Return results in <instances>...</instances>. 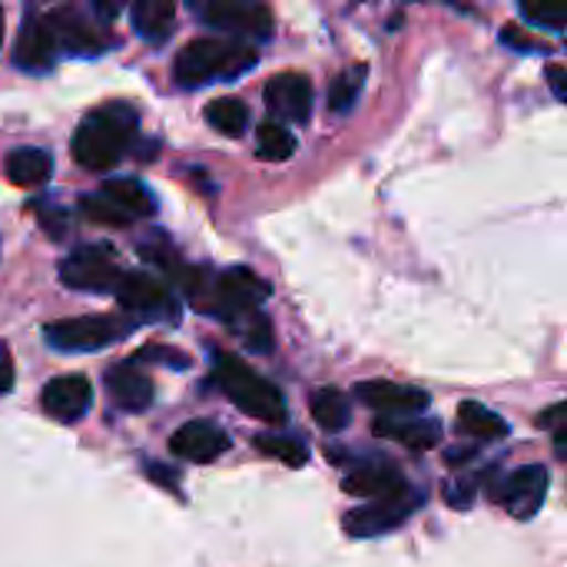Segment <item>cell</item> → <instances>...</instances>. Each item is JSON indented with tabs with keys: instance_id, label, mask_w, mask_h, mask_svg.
<instances>
[{
	"instance_id": "1",
	"label": "cell",
	"mask_w": 567,
	"mask_h": 567,
	"mask_svg": "<svg viewBox=\"0 0 567 567\" xmlns=\"http://www.w3.org/2000/svg\"><path fill=\"white\" fill-rule=\"evenodd\" d=\"M136 110L130 103H110L83 116L73 133L70 153L83 169H110L120 163L126 146L136 136Z\"/></svg>"
},
{
	"instance_id": "2",
	"label": "cell",
	"mask_w": 567,
	"mask_h": 567,
	"mask_svg": "<svg viewBox=\"0 0 567 567\" xmlns=\"http://www.w3.org/2000/svg\"><path fill=\"white\" fill-rule=\"evenodd\" d=\"M259 63V53L243 40L226 37H196L189 40L173 63L176 83L183 86H206L216 80H236Z\"/></svg>"
},
{
	"instance_id": "3",
	"label": "cell",
	"mask_w": 567,
	"mask_h": 567,
	"mask_svg": "<svg viewBox=\"0 0 567 567\" xmlns=\"http://www.w3.org/2000/svg\"><path fill=\"white\" fill-rule=\"evenodd\" d=\"M213 379L243 415H249L256 422H266V425H282L286 422L289 412H286L282 392L272 382H266L262 375H256L243 359H236L229 352H219Z\"/></svg>"
},
{
	"instance_id": "4",
	"label": "cell",
	"mask_w": 567,
	"mask_h": 567,
	"mask_svg": "<svg viewBox=\"0 0 567 567\" xmlns=\"http://www.w3.org/2000/svg\"><path fill=\"white\" fill-rule=\"evenodd\" d=\"M156 199L136 179H106L100 193L80 199V213L100 226H130L133 219L153 216Z\"/></svg>"
},
{
	"instance_id": "5",
	"label": "cell",
	"mask_w": 567,
	"mask_h": 567,
	"mask_svg": "<svg viewBox=\"0 0 567 567\" xmlns=\"http://www.w3.org/2000/svg\"><path fill=\"white\" fill-rule=\"evenodd\" d=\"M120 276V262L106 246H83L60 262V282L76 292H113Z\"/></svg>"
},
{
	"instance_id": "6",
	"label": "cell",
	"mask_w": 567,
	"mask_h": 567,
	"mask_svg": "<svg viewBox=\"0 0 567 567\" xmlns=\"http://www.w3.org/2000/svg\"><path fill=\"white\" fill-rule=\"evenodd\" d=\"M47 342L60 352H96L126 336V326L113 316H76L47 326Z\"/></svg>"
},
{
	"instance_id": "7",
	"label": "cell",
	"mask_w": 567,
	"mask_h": 567,
	"mask_svg": "<svg viewBox=\"0 0 567 567\" xmlns=\"http://www.w3.org/2000/svg\"><path fill=\"white\" fill-rule=\"evenodd\" d=\"M422 505V495L415 492H402V495H392V498H382V502H372V505H362L355 512H349L342 518V528L346 535L352 538H375V535H389L395 532L402 522H409V515H415Z\"/></svg>"
},
{
	"instance_id": "8",
	"label": "cell",
	"mask_w": 567,
	"mask_h": 567,
	"mask_svg": "<svg viewBox=\"0 0 567 567\" xmlns=\"http://www.w3.org/2000/svg\"><path fill=\"white\" fill-rule=\"evenodd\" d=\"M196 13L209 27H219V30L236 33V37H252V40H269L272 37V13L262 3H249V0H209V3H196Z\"/></svg>"
},
{
	"instance_id": "9",
	"label": "cell",
	"mask_w": 567,
	"mask_h": 567,
	"mask_svg": "<svg viewBox=\"0 0 567 567\" xmlns=\"http://www.w3.org/2000/svg\"><path fill=\"white\" fill-rule=\"evenodd\" d=\"M355 399L375 412H382V419L402 415L412 419L419 412L429 409V392L415 389V385H399V382H359L355 385Z\"/></svg>"
},
{
	"instance_id": "10",
	"label": "cell",
	"mask_w": 567,
	"mask_h": 567,
	"mask_svg": "<svg viewBox=\"0 0 567 567\" xmlns=\"http://www.w3.org/2000/svg\"><path fill=\"white\" fill-rule=\"evenodd\" d=\"M169 452L193 462V465H209L229 452V435L216 422L196 419V422H186L183 429H176L169 435Z\"/></svg>"
},
{
	"instance_id": "11",
	"label": "cell",
	"mask_w": 567,
	"mask_h": 567,
	"mask_svg": "<svg viewBox=\"0 0 567 567\" xmlns=\"http://www.w3.org/2000/svg\"><path fill=\"white\" fill-rule=\"evenodd\" d=\"M548 498V468L545 465H525L505 478L502 505L508 508L512 518L532 522Z\"/></svg>"
},
{
	"instance_id": "12",
	"label": "cell",
	"mask_w": 567,
	"mask_h": 567,
	"mask_svg": "<svg viewBox=\"0 0 567 567\" xmlns=\"http://www.w3.org/2000/svg\"><path fill=\"white\" fill-rule=\"evenodd\" d=\"M266 106L272 116L289 123H309L312 116V83L306 73H276L266 83Z\"/></svg>"
},
{
	"instance_id": "13",
	"label": "cell",
	"mask_w": 567,
	"mask_h": 567,
	"mask_svg": "<svg viewBox=\"0 0 567 567\" xmlns=\"http://www.w3.org/2000/svg\"><path fill=\"white\" fill-rule=\"evenodd\" d=\"M342 492L346 495H355V498L382 502V498L402 495L405 492V478H402V472L392 462H385V458H365L355 468H349V475L342 478Z\"/></svg>"
},
{
	"instance_id": "14",
	"label": "cell",
	"mask_w": 567,
	"mask_h": 567,
	"mask_svg": "<svg viewBox=\"0 0 567 567\" xmlns=\"http://www.w3.org/2000/svg\"><path fill=\"white\" fill-rule=\"evenodd\" d=\"M56 53H60V43L50 30L47 13H27L20 37H17V50H13L17 66L30 70V73H43L56 63Z\"/></svg>"
},
{
	"instance_id": "15",
	"label": "cell",
	"mask_w": 567,
	"mask_h": 567,
	"mask_svg": "<svg viewBox=\"0 0 567 567\" xmlns=\"http://www.w3.org/2000/svg\"><path fill=\"white\" fill-rule=\"evenodd\" d=\"M50 20V30L60 43V50H70V53H83V56H93L100 53L110 40L100 27H93L83 13H76L73 7H56L47 13Z\"/></svg>"
},
{
	"instance_id": "16",
	"label": "cell",
	"mask_w": 567,
	"mask_h": 567,
	"mask_svg": "<svg viewBox=\"0 0 567 567\" xmlns=\"http://www.w3.org/2000/svg\"><path fill=\"white\" fill-rule=\"evenodd\" d=\"M43 412L53 415L56 422H76L90 412L93 405V389L83 375H60L43 385Z\"/></svg>"
},
{
	"instance_id": "17",
	"label": "cell",
	"mask_w": 567,
	"mask_h": 567,
	"mask_svg": "<svg viewBox=\"0 0 567 567\" xmlns=\"http://www.w3.org/2000/svg\"><path fill=\"white\" fill-rule=\"evenodd\" d=\"M113 296L130 312H163V309L173 312V299H169L166 286L150 272H123Z\"/></svg>"
},
{
	"instance_id": "18",
	"label": "cell",
	"mask_w": 567,
	"mask_h": 567,
	"mask_svg": "<svg viewBox=\"0 0 567 567\" xmlns=\"http://www.w3.org/2000/svg\"><path fill=\"white\" fill-rule=\"evenodd\" d=\"M379 439L399 442L412 452H429L442 442V425L439 419H379L372 425Z\"/></svg>"
},
{
	"instance_id": "19",
	"label": "cell",
	"mask_w": 567,
	"mask_h": 567,
	"mask_svg": "<svg viewBox=\"0 0 567 567\" xmlns=\"http://www.w3.org/2000/svg\"><path fill=\"white\" fill-rule=\"evenodd\" d=\"M106 389L123 412H146L153 405V382L136 365L123 362L106 375Z\"/></svg>"
},
{
	"instance_id": "20",
	"label": "cell",
	"mask_w": 567,
	"mask_h": 567,
	"mask_svg": "<svg viewBox=\"0 0 567 567\" xmlns=\"http://www.w3.org/2000/svg\"><path fill=\"white\" fill-rule=\"evenodd\" d=\"M3 173L13 186L20 189H33V186H43L53 173V156L40 146H17L7 153V163H3Z\"/></svg>"
},
{
	"instance_id": "21",
	"label": "cell",
	"mask_w": 567,
	"mask_h": 567,
	"mask_svg": "<svg viewBox=\"0 0 567 567\" xmlns=\"http://www.w3.org/2000/svg\"><path fill=\"white\" fill-rule=\"evenodd\" d=\"M173 20H176V3H169V0H140V3H133V27L150 43L166 40L173 33Z\"/></svg>"
},
{
	"instance_id": "22",
	"label": "cell",
	"mask_w": 567,
	"mask_h": 567,
	"mask_svg": "<svg viewBox=\"0 0 567 567\" xmlns=\"http://www.w3.org/2000/svg\"><path fill=\"white\" fill-rule=\"evenodd\" d=\"M309 412L322 432H342L352 419V402L339 389H316L309 399Z\"/></svg>"
},
{
	"instance_id": "23",
	"label": "cell",
	"mask_w": 567,
	"mask_h": 567,
	"mask_svg": "<svg viewBox=\"0 0 567 567\" xmlns=\"http://www.w3.org/2000/svg\"><path fill=\"white\" fill-rule=\"evenodd\" d=\"M458 432H465V435H472L478 442H498V439L508 435V422L498 412H492V409H485L478 402H462Z\"/></svg>"
},
{
	"instance_id": "24",
	"label": "cell",
	"mask_w": 567,
	"mask_h": 567,
	"mask_svg": "<svg viewBox=\"0 0 567 567\" xmlns=\"http://www.w3.org/2000/svg\"><path fill=\"white\" fill-rule=\"evenodd\" d=\"M206 123L223 136H243L249 126V106L236 96H219L206 106Z\"/></svg>"
},
{
	"instance_id": "25",
	"label": "cell",
	"mask_w": 567,
	"mask_h": 567,
	"mask_svg": "<svg viewBox=\"0 0 567 567\" xmlns=\"http://www.w3.org/2000/svg\"><path fill=\"white\" fill-rule=\"evenodd\" d=\"M365 76H369V66H365V63L346 66V70L332 80V86H329V110H332V113H349V110L355 106L362 86H365Z\"/></svg>"
},
{
	"instance_id": "26",
	"label": "cell",
	"mask_w": 567,
	"mask_h": 567,
	"mask_svg": "<svg viewBox=\"0 0 567 567\" xmlns=\"http://www.w3.org/2000/svg\"><path fill=\"white\" fill-rule=\"evenodd\" d=\"M256 153H259L262 159L282 163V159H289V156L296 153V136H292L282 123L266 120V123H259V130H256Z\"/></svg>"
},
{
	"instance_id": "27",
	"label": "cell",
	"mask_w": 567,
	"mask_h": 567,
	"mask_svg": "<svg viewBox=\"0 0 567 567\" xmlns=\"http://www.w3.org/2000/svg\"><path fill=\"white\" fill-rule=\"evenodd\" d=\"M256 449L289 468H302L309 462V452L299 439H286V435H256Z\"/></svg>"
},
{
	"instance_id": "28",
	"label": "cell",
	"mask_w": 567,
	"mask_h": 567,
	"mask_svg": "<svg viewBox=\"0 0 567 567\" xmlns=\"http://www.w3.org/2000/svg\"><path fill=\"white\" fill-rule=\"evenodd\" d=\"M522 17L545 30H565L567 27V0H525Z\"/></svg>"
},
{
	"instance_id": "29",
	"label": "cell",
	"mask_w": 567,
	"mask_h": 567,
	"mask_svg": "<svg viewBox=\"0 0 567 567\" xmlns=\"http://www.w3.org/2000/svg\"><path fill=\"white\" fill-rule=\"evenodd\" d=\"M239 332H243V339H246V346H249V349H256V352H269V346H272V329H269L266 316L252 312V316H249V326H243Z\"/></svg>"
},
{
	"instance_id": "30",
	"label": "cell",
	"mask_w": 567,
	"mask_h": 567,
	"mask_svg": "<svg viewBox=\"0 0 567 567\" xmlns=\"http://www.w3.org/2000/svg\"><path fill=\"white\" fill-rule=\"evenodd\" d=\"M136 362H163V365H173V369H189V355L169 349V346H146L136 352Z\"/></svg>"
},
{
	"instance_id": "31",
	"label": "cell",
	"mask_w": 567,
	"mask_h": 567,
	"mask_svg": "<svg viewBox=\"0 0 567 567\" xmlns=\"http://www.w3.org/2000/svg\"><path fill=\"white\" fill-rule=\"evenodd\" d=\"M538 425H542V429H551V432H555V445L567 452V402L545 409V412L538 415Z\"/></svg>"
},
{
	"instance_id": "32",
	"label": "cell",
	"mask_w": 567,
	"mask_h": 567,
	"mask_svg": "<svg viewBox=\"0 0 567 567\" xmlns=\"http://www.w3.org/2000/svg\"><path fill=\"white\" fill-rule=\"evenodd\" d=\"M502 43L505 47H515V50H538V40L535 37H528L522 27H515V23H505L502 27Z\"/></svg>"
},
{
	"instance_id": "33",
	"label": "cell",
	"mask_w": 567,
	"mask_h": 567,
	"mask_svg": "<svg viewBox=\"0 0 567 567\" xmlns=\"http://www.w3.org/2000/svg\"><path fill=\"white\" fill-rule=\"evenodd\" d=\"M545 76H548V86H551V93H555L561 103H567V66L565 63H548Z\"/></svg>"
},
{
	"instance_id": "34",
	"label": "cell",
	"mask_w": 567,
	"mask_h": 567,
	"mask_svg": "<svg viewBox=\"0 0 567 567\" xmlns=\"http://www.w3.org/2000/svg\"><path fill=\"white\" fill-rule=\"evenodd\" d=\"M13 389V359H10V349L0 342V395Z\"/></svg>"
},
{
	"instance_id": "35",
	"label": "cell",
	"mask_w": 567,
	"mask_h": 567,
	"mask_svg": "<svg viewBox=\"0 0 567 567\" xmlns=\"http://www.w3.org/2000/svg\"><path fill=\"white\" fill-rule=\"evenodd\" d=\"M150 475H153V482H159V485H166V488H176L173 485V472H166V468H159V465H150Z\"/></svg>"
},
{
	"instance_id": "36",
	"label": "cell",
	"mask_w": 567,
	"mask_h": 567,
	"mask_svg": "<svg viewBox=\"0 0 567 567\" xmlns=\"http://www.w3.org/2000/svg\"><path fill=\"white\" fill-rule=\"evenodd\" d=\"M475 455V449H452L449 452V465H455V462H468Z\"/></svg>"
},
{
	"instance_id": "37",
	"label": "cell",
	"mask_w": 567,
	"mask_h": 567,
	"mask_svg": "<svg viewBox=\"0 0 567 567\" xmlns=\"http://www.w3.org/2000/svg\"><path fill=\"white\" fill-rule=\"evenodd\" d=\"M0 43H3V7H0Z\"/></svg>"
}]
</instances>
